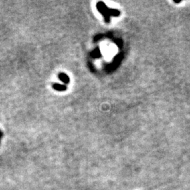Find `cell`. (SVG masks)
<instances>
[{
	"label": "cell",
	"mask_w": 190,
	"mask_h": 190,
	"mask_svg": "<svg viewBox=\"0 0 190 190\" xmlns=\"http://www.w3.org/2000/svg\"><path fill=\"white\" fill-rule=\"evenodd\" d=\"M96 8L98 11L104 16V20L106 23H108L110 21V18L111 16H120V13L119 11L115 10V9H110L107 8L105 4L103 2H99L96 4Z\"/></svg>",
	"instance_id": "1"
},
{
	"label": "cell",
	"mask_w": 190,
	"mask_h": 190,
	"mask_svg": "<svg viewBox=\"0 0 190 190\" xmlns=\"http://www.w3.org/2000/svg\"><path fill=\"white\" fill-rule=\"evenodd\" d=\"M59 77L65 84H68V82H69V78H68V77L66 76V75L64 74V73H60L59 76Z\"/></svg>",
	"instance_id": "2"
},
{
	"label": "cell",
	"mask_w": 190,
	"mask_h": 190,
	"mask_svg": "<svg viewBox=\"0 0 190 190\" xmlns=\"http://www.w3.org/2000/svg\"><path fill=\"white\" fill-rule=\"evenodd\" d=\"M55 89L56 90H59V91H63V90H66V85H59L58 84H56V85L54 86Z\"/></svg>",
	"instance_id": "3"
},
{
	"label": "cell",
	"mask_w": 190,
	"mask_h": 190,
	"mask_svg": "<svg viewBox=\"0 0 190 190\" xmlns=\"http://www.w3.org/2000/svg\"><path fill=\"white\" fill-rule=\"evenodd\" d=\"M174 2H175V3H180V2H181V1H175V0H174Z\"/></svg>",
	"instance_id": "4"
}]
</instances>
